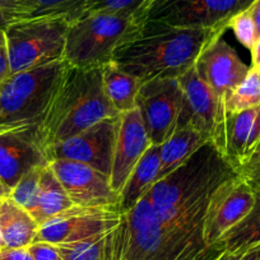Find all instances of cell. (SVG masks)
<instances>
[{"instance_id": "32", "label": "cell", "mask_w": 260, "mask_h": 260, "mask_svg": "<svg viewBox=\"0 0 260 260\" xmlns=\"http://www.w3.org/2000/svg\"><path fill=\"white\" fill-rule=\"evenodd\" d=\"M12 76L11 64H9L8 51H7L6 44L0 45V88L4 84V82Z\"/></svg>"}, {"instance_id": "18", "label": "cell", "mask_w": 260, "mask_h": 260, "mask_svg": "<svg viewBox=\"0 0 260 260\" xmlns=\"http://www.w3.org/2000/svg\"><path fill=\"white\" fill-rule=\"evenodd\" d=\"M159 166V146H151L134 167L133 172L120 192L119 209L121 213L130 211L134 206H137L138 202L149 191L158 179Z\"/></svg>"}, {"instance_id": "30", "label": "cell", "mask_w": 260, "mask_h": 260, "mask_svg": "<svg viewBox=\"0 0 260 260\" xmlns=\"http://www.w3.org/2000/svg\"><path fill=\"white\" fill-rule=\"evenodd\" d=\"M34 260H62L56 245L50 242L36 241L27 246Z\"/></svg>"}, {"instance_id": "11", "label": "cell", "mask_w": 260, "mask_h": 260, "mask_svg": "<svg viewBox=\"0 0 260 260\" xmlns=\"http://www.w3.org/2000/svg\"><path fill=\"white\" fill-rule=\"evenodd\" d=\"M119 116L97 122L47 152L49 161L69 159L87 165L110 177Z\"/></svg>"}, {"instance_id": "31", "label": "cell", "mask_w": 260, "mask_h": 260, "mask_svg": "<svg viewBox=\"0 0 260 260\" xmlns=\"http://www.w3.org/2000/svg\"><path fill=\"white\" fill-rule=\"evenodd\" d=\"M0 260H34L27 247H3L0 249Z\"/></svg>"}, {"instance_id": "34", "label": "cell", "mask_w": 260, "mask_h": 260, "mask_svg": "<svg viewBox=\"0 0 260 260\" xmlns=\"http://www.w3.org/2000/svg\"><path fill=\"white\" fill-rule=\"evenodd\" d=\"M260 67V35L255 42L251 50V68H259Z\"/></svg>"}, {"instance_id": "38", "label": "cell", "mask_w": 260, "mask_h": 260, "mask_svg": "<svg viewBox=\"0 0 260 260\" xmlns=\"http://www.w3.org/2000/svg\"><path fill=\"white\" fill-rule=\"evenodd\" d=\"M244 254H245V251H241V252H227V251H224L223 254H222L221 256H219L217 260H240Z\"/></svg>"}, {"instance_id": "43", "label": "cell", "mask_w": 260, "mask_h": 260, "mask_svg": "<svg viewBox=\"0 0 260 260\" xmlns=\"http://www.w3.org/2000/svg\"><path fill=\"white\" fill-rule=\"evenodd\" d=\"M255 69L257 71V74H259V78H260V67H259V68H255Z\"/></svg>"}, {"instance_id": "7", "label": "cell", "mask_w": 260, "mask_h": 260, "mask_svg": "<svg viewBox=\"0 0 260 260\" xmlns=\"http://www.w3.org/2000/svg\"><path fill=\"white\" fill-rule=\"evenodd\" d=\"M209 142L219 156L239 171L260 146V105L240 112L219 107Z\"/></svg>"}, {"instance_id": "15", "label": "cell", "mask_w": 260, "mask_h": 260, "mask_svg": "<svg viewBox=\"0 0 260 260\" xmlns=\"http://www.w3.org/2000/svg\"><path fill=\"white\" fill-rule=\"evenodd\" d=\"M49 164L36 142L32 125L0 133V180L8 192L29 170Z\"/></svg>"}, {"instance_id": "10", "label": "cell", "mask_w": 260, "mask_h": 260, "mask_svg": "<svg viewBox=\"0 0 260 260\" xmlns=\"http://www.w3.org/2000/svg\"><path fill=\"white\" fill-rule=\"evenodd\" d=\"M257 195L235 174L224 180L212 195L204 216L203 236L208 246L221 241L222 237L239 224L255 206Z\"/></svg>"}, {"instance_id": "28", "label": "cell", "mask_w": 260, "mask_h": 260, "mask_svg": "<svg viewBox=\"0 0 260 260\" xmlns=\"http://www.w3.org/2000/svg\"><path fill=\"white\" fill-rule=\"evenodd\" d=\"M229 28L234 31L235 36L239 40L240 44L244 45L246 49L251 51L259 35H257L256 26H255L254 19L250 14L249 8L232 17L231 21L229 22Z\"/></svg>"}, {"instance_id": "8", "label": "cell", "mask_w": 260, "mask_h": 260, "mask_svg": "<svg viewBox=\"0 0 260 260\" xmlns=\"http://www.w3.org/2000/svg\"><path fill=\"white\" fill-rule=\"evenodd\" d=\"M119 207H77L56 214L39 227L35 241L69 244L107 234L119 224Z\"/></svg>"}, {"instance_id": "33", "label": "cell", "mask_w": 260, "mask_h": 260, "mask_svg": "<svg viewBox=\"0 0 260 260\" xmlns=\"http://www.w3.org/2000/svg\"><path fill=\"white\" fill-rule=\"evenodd\" d=\"M249 12L256 26L257 35H260V0H254V3L249 7Z\"/></svg>"}, {"instance_id": "41", "label": "cell", "mask_w": 260, "mask_h": 260, "mask_svg": "<svg viewBox=\"0 0 260 260\" xmlns=\"http://www.w3.org/2000/svg\"><path fill=\"white\" fill-rule=\"evenodd\" d=\"M6 44V36H4V29L0 28V45Z\"/></svg>"}, {"instance_id": "35", "label": "cell", "mask_w": 260, "mask_h": 260, "mask_svg": "<svg viewBox=\"0 0 260 260\" xmlns=\"http://www.w3.org/2000/svg\"><path fill=\"white\" fill-rule=\"evenodd\" d=\"M240 260H260V244L246 250Z\"/></svg>"}, {"instance_id": "37", "label": "cell", "mask_w": 260, "mask_h": 260, "mask_svg": "<svg viewBox=\"0 0 260 260\" xmlns=\"http://www.w3.org/2000/svg\"><path fill=\"white\" fill-rule=\"evenodd\" d=\"M11 22H12L11 14H9L7 11L0 9V28L4 29L9 23H11Z\"/></svg>"}, {"instance_id": "36", "label": "cell", "mask_w": 260, "mask_h": 260, "mask_svg": "<svg viewBox=\"0 0 260 260\" xmlns=\"http://www.w3.org/2000/svg\"><path fill=\"white\" fill-rule=\"evenodd\" d=\"M19 2H21V0H0V9L7 11L9 13Z\"/></svg>"}, {"instance_id": "40", "label": "cell", "mask_w": 260, "mask_h": 260, "mask_svg": "<svg viewBox=\"0 0 260 260\" xmlns=\"http://www.w3.org/2000/svg\"><path fill=\"white\" fill-rule=\"evenodd\" d=\"M14 127H21V126H12V125H2V124H0V133L7 132V130L14 129Z\"/></svg>"}, {"instance_id": "9", "label": "cell", "mask_w": 260, "mask_h": 260, "mask_svg": "<svg viewBox=\"0 0 260 260\" xmlns=\"http://www.w3.org/2000/svg\"><path fill=\"white\" fill-rule=\"evenodd\" d=\"M136 107L152 146H161L175 133L181 107L179 79H153L141 84Z\"/></svg>"}, {"instance_id": "17", "label": "cell", "mask_w": 260, "mask_h": 260, "mask_svg": "<svg viewBox=\"0 0 260 260\" xmlns=\"http://www.w3.org/2000/svg\"><path fill=\"white\" fill-rule=\"evenodd\" d=\"M39 223L11 197L0 199V232L4 247H27L35 241Z\"/></svg>"}, {"instance_id": "16", "label": "cell", "mask_w": 260, "mask_h": 260, "mask_svg": "<svg viewBox=\"0 0 260 260\" xmlns=\"http://www.w3.org/2000/svg\"><path fill=\"white\" fill-rule=\"evenodd\" d=\"M177 79L181 88V107L176 130L192 127L208 136L211 141L212 129L221 107L218 97L199 77L194 65Z\"/></svg>"}, {"instance_id": "24", "label": "cell", "mask_w": 260, "mask_h": 260, "mask_svg": "<svg viewBox=\"0 0 260 260\" xmlns=\"http://www.w3.org/2000/svg\"><path fill=\"white\" fill-rule=\"evenodd\" d=\"M260 105V78L257 71L250 67V72L241 84L235 89L223 105L230 112H240Z\"/></svg>"}, {"instance_id": "29", "label": "cell", "mask_w": 260, "mask_h": 260, "mask_svg": "<svg viewBox=\"0 0 260 260\" xmlns=\"http://www.w3.org/2000/svg\"><path fill=\"white\" fill-rule=\"evenodd\" d=\"M239 176L251 187L255 194L260 195V146L244 167L237 171Z\"/></svg>"}, {"instance_id": "20", "label": "cell", "mask_w": 260, "mask_h": 260, "mask_svg": "<svg viewBox=\"0 0 260 260\" xmlns=\"http://www.w3.org/2000/svg\"><path fill=\"white\" fill-rule=\"evenodd\" d=\"M101 72L105 93L115 110L122 114L136 109L141 82L112 61L102 65Z\"/></svg>"}, {"instance_id": "39", "label": "cell", "mask_w": 260, "mask_h": 260, "mask_svg": "<svg viewBox=\"0 0 260 260\" xmlns=\"http://www.w3.org/2000/svg\"><path fill=\"white\" fill-rule=\"evenodd\" d=\"M9 192L8 190L6 189V186L3 185V182H2V180H0V199L4 198V197H8Z\"/></svg>"}, {"instance_id": "3", "label": "cell", "mask_w": 260, "mask_h": 260, "mask_svg": "<svg viewBox=\"0 0 260 260\" xmlns=\"http://www.w3.org/2000/svg\"><path fill=\"white\" fill-rule=\"evenodd\" d=\"M67 67V60L61 59L12 74L0 88V124L12 126L36 124Z\"/></svg>"}, {"instance_id": "23", "label": "cell", "mask_w": 260, "mask_h": 260, "mask_svg": "<svg viewBox=\"0 0 260 260\" xmlns=\"http://www.w3.org/2000/svg\"><path fill=\"white\" fill-rule=\"evenodd\" d=\"M227 252H241L260 244V195L251 212L221 239Z\"/></svg>"}, {"instance_id": "1", "label": "cell", "mask_w": 260, "mask_h": 260, "mask_svg": "<svg viewBox=\"0 0 260 260\" xmlns=\"http://www.w3.org/2000/svg\"><path fill=\"white\" fill-rule=\"evenodd\" d=\"M227 28H180L156 21H137L112 54L111 61L141 83L179 78L201 52Z\"/></svg>"}, {"instance_id": "2", "label": "cell", "mask_w": 260, "mask_h": 260, "mask_svg": "<svg viewBox=\"0 0 260 260\" xmlns=\"http://www.w3.org/2000/svg\"><path fill=\"white\" fill-rule=\"evenodd\" d=\"M119 115L105 93L101 67L77 68L68 64L46 110L32 127L47 156L56 144Z\"/></svg>"}, {"instance_id": "25", "label": "cell", "mask_w": 260, "mask_h": 260, "mask_svg": "<svg viewBox=\"0 0 260 260\" xmlns=\"http://www.w3.org/2000/svg\"><path fill=\"white\" fill-rule=\"evenodd\" d=\"M107 234L97 235L82 241L57 244L56 247L62 260H104Z\"/></svg>"}, {"instance_id": "14", "label": "cell", "mask_w": 260, "mask_h": 260, "mask_svg": "<svg viewBox=\"0 0 260 260\" xmlns=\"http://www.w3.org/2000/svg\"><path fill=\"white\" fill-rule=\"evenodd\" d=\"M151 146L139 110L136 107L120 114L110 172V184L119 197L134 167Z\"/></svg>"}, {"instance_id": "42", "label": "cell", "mask_w": 260, "mask_h": 260, "mask_svg": "<svg viewBox=\"0 0 260 260\" xmlns=\"http://www.w3.org/2000/svg\"><path fill=\"white\" fill-rule=\"evenodd\" d=\"M4 247V242H3V237H2V232H0V249H3Z\"/></svg>"}, {"instance_id": "12", "label": "cell", "mask_w": 260, "mask_h": 260, "mask_svg": "<svg viewBox=\"0 0 260 260\" xmlns=\"http://www.w3.org/2000/svg\"><path fill=\"white\" fill-rule=\"evenodd\" d=\"M50 166L73 206L119 207L120 197L112 189L107 175L69 159H54Z\"/></svg>"}, {"instance_id": "21", "label": "cell", "mask_w": 260, "mask_h": 260, "mask_svg": "<svg viewBox=\"0 0 260 260\" xmlns=\"http://www.w3.org/2000/svg\"><path fill=\"white\" fill-rule=\"evenodd\" d=\"M72 206L73 203L49 164L42 170L36 204L29 213L39 226H41L56 214L71 208Z\"/></svg>"}, {"instance_id": "19", "label": "cell", "mask_w": 260, "mask_h": 260, "mask_svg": "<svg viewBox=\"0 0 260 260\" xmlns=\"http://www.w3.org/2000/svg\"><path fill=\"white\" fill-rule=\"evenodd\" d=\"M208 142V136L192 127H182L176 130L165 143L159 146L161 166L157 181L181 166Z\"/></svg>"}, {"instance_id": "4", "label": "cell", "mask_w": 260, "mask_h": 260, "mask_svg": "<svg viewBox=\"0 0 260 260\" xmlns=\"http://www.w3.org/2000/svg\"><path fill=\"white\" fill-rule=\"evenodd\" d=\"M137 23L136 14L94 13L71 22L67 31L64 59L77 68L102 67Z\"/></svg>"}, {"instance_id": "5", "label": "cell", "mask_w": 260, "mask_h": 260, "mask_svg": "<svg viewBox=\"0 0 260 260\" xmlns=\"http://www.w3.org/2000/svg\"><path fill=\"white\" fill-rule=\"evenodd\" d=\"M68 26L64 17L11 22L4 36L12 74L64 59Z\"/></svg>"}, {"instance_id": "13", "label": "cell", "mask_w": 260, "mask_h": 260, "mask_svg": "<svg viewBox=\"0 0 260 260\" xmlns=\"http://www.w3.org/2000/svg\"><path fill=\"white\" fill-rule=\"evenodd\" d=\"M199 77L209 86L223 106L232 92L244 82L250 72L236 50L227 44L223 36L212 41L194 64Z\"/></svg>"}, {"instance_id": "26", "label": "cell", "mask_w": 260, "mask_h": 260, "mask_svg": "<svg viewBox=\"0 0 260 260\" xmlns=\"http://www.w3.org/2000/svg\"><path fill=\"white\" fill-rule=\"evenodd\" d=\"M47 166V165H46ZM45 166L35 167L29 170L27 174L21 177L16 186L11 190L9 197L16 202L18 206L24 208L26 211L31 212L34 209L37 201V195L40 190V182H41V174Z\"/></svg>"}, {"instance_id": "27", "label": "cell", "mask_w": 260, "mask_h": 260, "mask_svg": "<svg viewBox=\"0 0 260 260\" xmlns=\"http://www.w3.org/2000/svg\"><path fill=\"white\" fill-rule=\"evenodd\" d=\"M146 2L147 0H89L79 18L94 13L137 14Z\"/></svg>"}, {"instance_id": "6", "label": "cell", "mask_w": 260, "mask_h": 260, "mask_svg": "<svg viewBox=\"0 0 260 260\" xmlns=\"http://www.w3.org/2000/svg\"><path fill=\"white\" fill-rule=\"evenodd\" d=\"M254 0H156L136 14L137 21H156L180 28H227L234 16Z\"/></svg>"}, {"instance_id": "22", "label": "cell", "mask_w": 260, "mask_h": 260, "mask_svg": "<svg viewBox=\"0 0 260 260\" xmlns=\"http://www.w3.org/2000/svg\"><path fill=\"white\" fill-rule=\"evenodd\" d=\"M89 0H21L11 12L12 22L18 19L64 17L67 21H76Z\"/></svg>"}]
</instances>
